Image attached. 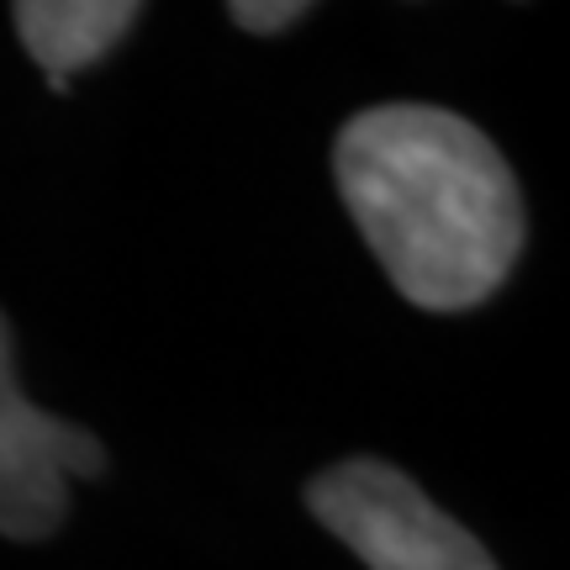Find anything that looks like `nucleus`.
<instances>
[{
	"label": "nucleus",
	"mask_w": 570,
	"mask_h": 570,
	"mask_svg": "<svg viewBox=\"0 0 570 570\" xmlns=\"http://www.w3.org/2000/svg\"><path fill=\"white\" fill-rule=\"evenodd\" d=\"M106 444L90 428H75L27 402L17 381L11 323L0 312V533L17 544L53 539L69 518V481H96Z\"/></svg>",
	"instance_id": "7ed1b4c3"
},
{
	"label": "nucleus",
	"mask_w": 570,
	"mask_h": 570,
	"mask_svg": "<svg viewBox=\"0 0 570 570\" xmlns=\"http://www.w3.org/2000/svg\"><path fill=\"white\" fill-rule=\"evenodd\" d=\"M306 512L370 570H497L491 550L391 460H338L306 481Z\"/></svg>",
	"instance_id": "f03ea898"
},
{
	"label": "nucleus",
	"mask_w": 570,
	"mask_h": 570,
	"mask_svg": "<svg viewBox=\"0 0 570 570\" xmlns=\"http://www.w3.org/2000/svg\"><path fill=\"white\" fill-rule=\"evenodd\" d=\"M333 180L391 285L423 312L481 306L529 238L502 148L444 106L354 111L333 138Z\"/></svg>",
	"instance_id": "f257e3e1"
},
{
	"label": "nucleus",
	"mask_w": 570,
	"mask_h": 570,
	"mask_svg": "<svg viewBox=\"0 0 570 570\" xmlns=\"http://www.w3.org/2000/svg\"><path fill=\"white\" fill-rule=\"evenodd\" d=\"M227 17H233V27H244L254 38H281L296 21L312 17V6L306 0H233Z\"/></svg>",
	"instance_id": "39448f33"
},
{
	"label": "nucleus",
	"mask_w": 570,
	"mask_h": 570,
	"mask_svg": "<svg viewBox=\"0 0 570 570\" xmlns=\"http://www.w3.org/2000/svg\"><path fill=\"white\" fill-rule=\"evenodd\" d=\"M138 17V0H21V6H11L21 42L42 63L53 90H63L75 69L111 53Z\"/></svg>",
	"instance_id": "20e7f679"
}]
</instances>
